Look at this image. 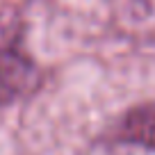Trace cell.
Instances as JSON below:
<instances>
[{
    "label": "cell",
    "mask_w": 155,
    "mask_h": 155,
    "mask_svg": "<svg viewBox=\"0 0 155 155\" xmlns=\"http://www.w3.org/2000/svg\"><path fill=\"white\" fill-rule=\"evenodd\" d=\"M114 144H130L155 153V101L126 110L110 130Z\"/></svg>",
    "instance_id": "7a4b0ae2"
},
{
    "label": "cell",
    "mask_w": 155,
    "mask_h": 155,
    "mask_svg": "<svg viewBox=\"0 0 155 155\" xmlns=\"http://www.w3.org/2000/svg\"><path fill=\"white\" fill-rule=\"evenodd\" d=\"M41 68L25 50L23 23L12 12H0V107L30 98L41 87Z\"/></svg>",
    "instance_id": "6da1fadb"
}]
</instances>
